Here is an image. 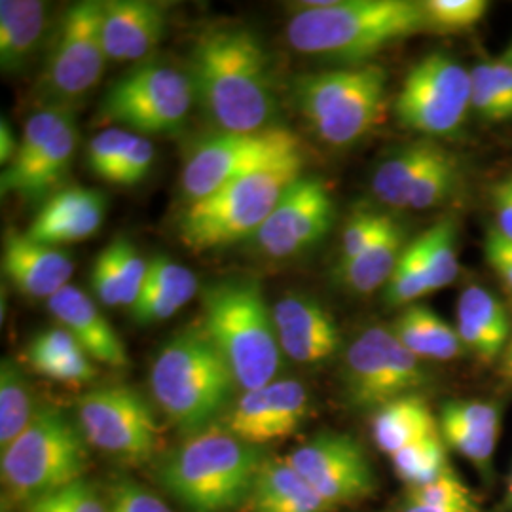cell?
Returning a JSON list of instances; mask_svg holds the SVG:
<instances>
[{
    "label": "cell",
    "instance_id": "obj_1",
    "mask_svg": "<svg viewBox=\"0 0 512 512\" xmlns=\"http://www.w3.org/2000/svg\"><path fill=\"white\" fill-rule=\"evenodd\" d=\"M190 82L207 118L230 133L272 128L275 92L266 50L247 29L205 33L192 50Z\"/></svg>",
    "mask_w": 512,
    "mask_h": 512
},
{
    "label": "cell",
    "instance_id": "obj_2",
    "mask_svg": "<svg viewBox=\"0 0 512 512\" xmlns=\"http://www.w3.org/2000/svg\"><path fill=\"white\" fill-rule=\"evenodd\" d=\"M287 40L296 52L366 65L385 48L429 29L423 2L414 0H327L298 4Z\"/></svg>",
    "mask_w": 512,
    "mask_h": 512
},
{
    "label": "cell",
    "instance_id": "obj_3",
    "mask_svg": "<svg viewBox=\"0 0 512 512\" xmlns=\"http://www.w3.org/2000/svg\"><path fill=\"white\" fill-rule=\"evenodd\" d=\"M236 387L230 366L203 327L171 336L150 368L154 401L188 437L217 427L234 404Z\"/></svg>",
    "mask_w": 512,
    "mask_h": 512
},
{
    "label": "cell",
    "instance_id": "obj_4",
    "mask_svg": "<svg viewBox=\"0 0 512 512\" xmlns=\"http://www.w3.org/2000/svg\"><path fill=\"white\" fill-rule=\"evenodd\" d=\"M264 459L262 446L213 427L165 456L158 480L190 512H232L249 503Z\"/></svg>",
    "mask_w": 512,
    "mask_h": 512
},
{
    "label": "cell",
    "instance_id": "obj_5",
    "mask_svg": "<svg viewBox=\"0 0 512 512\" xmlns=\"http://www.w3.org/2000/svg\"><path fill=\"white\" fill-rule=\"evenodd\" d=\"M202 306V327L226 359L238 387L253 391L275 382L285 353L258 281L219 279L203 289Z\"/></svg>",
    "mask_w": 512,
    "mask_h": 512
},
{
    "label": "cell",
    "instance_id": "obj_6",
    "mask_svg": "<svg viewBox=\"0 0 512 512\" xmlns=\"http://www.w3.org/2000/svg\"><path fill=\"white\" fill-rule=\"evenodd\" d=\"M302 152L260 167L198 202L188 203L179 219V238L196 253L255 238L287 188L302 177Z\"/></svg>",
    "mask_w": 512,
    "mask_h": 512
},
{
    "label": "cell",
    "instance_id": "obj_7",
    "mask_svg": "<svg viewBox=\"0 0 512 512\" xmlns=\"http://www.w3.org/2000/svg\"><path fill=\"white\" fill-rule=\"evenodd\" d=\"M385 86L387 73L374 63L304 74L294 80V105L323 143L349 147L384 118Z\"/></svg>",
    "mask_w": 512,
    "mask_h": 512
},
{
    "label": "cell",
    "instance_id": "obj_8",
    "mask_svg": "<svg viewBox=\"0 0 512 512\" xmlns=\"http://www.w3.org/2000/svg\"><path fill=\"white\" fill-rule=\"evenodd\" d=\"M0 463L8 492L29 503L84 478L88 440L63 410L42 406L18 439L2 450Z\"/></svg>",
    "mask_w": 512,
    "mask_h": 512
},
{
    "label": "cell",
    "instance_id": "obj_9",
    "mask_svg": "<svg viewBox=\"0 0 512 512\" xmlns=\"http://www.w3.org/2000/svg\"><path fill=\"white\" fill-rule=\"evenodd\" d=\"M196 103L190 76L164 63H145L120 76L101 103V118L131 133L173 135Z\"/></svg>",
    "mask_w": 512,
    "mask_h": 512
},
{
    "label": "cell",
    "instance_id": "obj_10",
    "mask_svg": "<svg viewBox=\"0 0 512 512\" xmlns=\"http://www.w3.org/2000/svg\"><path fill=\"white\" fill-rule=\"evenodd\" d=\"M107 61L103 2H76L59 19L40 76V90L50 99L48 107L71 110L99 84Z\"/></svg>",
    "mask_w": 512,
    "mask_h": 512
},
{
    "label": "cell",
    "instance_id": "obj_11",
    "mask_svg": "<svg viewBox=\"0 0 512 512\" xmlns=\"http://www.w3.org/2000/svg\"><path fill=\"white\" fill-rule=\"evenodd\" d=\"M429 370L399 342L393 330L370 327L361 332L344 357L342 385L355 410H378L429 384Z\"/></svg>",
    "mask_w": 512,
    "mask_h": 512
},
{
    "label": "cell",
    "instance_id": "obj_12",
    "mask_svg": "<svg viewBox=\"0 0 512 512\" xmlns=\"http://www.w3.org/2000/svg\"><path fill=\"white\" fill-rule=\"evenodd\" d=\"M300 152V141L291 129L272 126L255 133L219 131L194 145L186 156L181 173L184 200H203L224 184Z\"/></svg>",
    "mask_w": 512,
    "mask_h": 512
},
{
    "label": "cell",
    "instance_id": "obj_13",
    "mask_svg": "<svg viewBox=\"0 0 512 512\" xmlns=\"http://www.w3.org/2000/svg\"><path fill=\"white\" fill-rule=\"evenodd\" d=\"M78 148L73 110L44 107L25 124L16 158L2 171V194L46 202L69 175Z\"/></svg>",
    "mask_w": 512,
    "mask_h": 512
},
{
    "label": "cell",
    "instance_id": "obj_14",
    "mask_svg": "<svg viewBox=\"0 0 512 512\" xmlns=\"http://www.w3.org/2000/svg\"><path fill=\"white\" fill-rule=\"evenodd\" d=\"M471 110V71L435 52L406 74L395 101L399 124L427 137L456 135Z\"/></svg>",
    "mask_w": 512,
    "mask_h": 512
},
{
    "label": "cell",
    "instance_id": "obj_15",
    "mask_svg": "<svg viewBox=\"0 0 512 512\" xmlns=\"http://www.w3.org/2000/svg\"><path fill=\"white\" fill-rule=\"evenodd\" d=\"M76 423L88 444L112 458L141 463L156 454L158 423L152 406L133 387L103 385L76 403Z\"/></svg>",
    "mask_w": 512,
    "mask_h": 512
},
{
    "label": "cell",
    "instance_id": "obj_16",
    "mask_svg": "<svg viewBox=\"0 0 512 512\" xmlns=\"http://www.w3.org/2000/svg\"><path fill=\"white\" fill-rule=\"evenodd\" d=\"M287 463L332 509L365 501L378 488L365 448L346 433H317L293 450Z\"/></svg>",
    "mask_w": 512,
    "mask_h": 512
},
{
    "label": "cell",
    "instance_id": "obj_17",
    "mask_svg": "<svg viewBox=\"0 0 512 512\" xmlns=\"http://www.w3.org/2000/svg\"><path fill=\"white\" fill-rule=\"evenodd\" d=\"M334 224L329 186L315 177H298L255 234L258 251L270 258H291L317 245Z\"/></svg>",
    "mask_w": 512,
    "mask_h": 512
},
{
    "label": "cell",
    "instance_id": "obj_18",
    "mask_svg": "<svg viewBox=\"0 0 512 512\" xmlns=\"http://www.w3.org/2000/svg\"><path fill=\"white\" fill-rule=\"evenodd\" d=\"M310 414V397L298 380H275L245 391L222 418V429L255 446L294 435Z\"/></svg>",
    "mask_w": 512,
    "mask_h": 512
},
{
    "label": "cell",
    "instance_id": "obj_19",
    "mask_svg": "<svg viewBox=\"0 0 512 512\" xmlns=\"http://www.w3.org/2000/svg\"><path fill=\"white\" fill-rule=\"evenodd\" d=\"M272 313L279 346L294 363L319 365L340 349V329L319 300L306 294H287L275 302Z\"/></svg>",
    "mask_w": 512,
    "mask_h": 512
},
{
    "label": "cell",
    "instance_id": "obj_20",
    "mask_svg": "<svg viewBox=\"0 0 512 512\" xmlns=\"http://www.w3.org/2000/svg\"><path fill=\"white\" fill-rule=\"evenodd\" d=\"M2 272L19 293L50 300L71 285L74 262L59 247L38 243L18 230H8L2 245Z\"/></svg>",
    "mask_w": 512,
    "mask_h": 512
},
{
    "label": "cell",
    "instance_id": "obj_21",
    "mask_svg": "<svg viewBox=\"0 0 512 512\" xmlns=\"http://www.w3.org/2000/svg\"><path fill=\"white\" fill-rule=\"evenodd\" d=\"M107 215L105 194L86 186H63L42 203L25 232L46 245H65L92 238Z\"/></svg>",
    "mask_w": 512,
    "mask_h": 512
},
{
    "label": "cell",
    "instance_id": "obj_22",
    "mask_svg": "<svg viewBox=\"0 0 512 512\" xmlns=\"http://www.w3.org/2000/svg\"><path fill=\"white\" fill-rule=\"evenodd\" d=\"M167 8L152 0L103 2V44L109 61H141L164 38Z\"/></svg>",
    "mask_w": 512,
    "mask_h": 512
},
{
    "label": "cell",
    "instance_id": "obj_23",
    "mask_svg": "<svg viewBox=\"0 0 512 512\" xmlns=\"http://www.w3.org/2000/svg\"><path fill=\"white\" fill-rule=\"evenodd\" d=\"M48 310L57 319L59 327L73 334L74 340L92 361L112 368L128 366V351L120 334L84 291L73 285L65 287L48 300Z\"/></svg>",
    "mask_w": 512,
    "mask_h": 512
},
{
    "label": "cell",
    "instance_id": "obj_24",
    "mask_svg": "<svg viewBox=\"0 0 512 512\" xmlns=\"http://www.w3.org/2000/svg\"><path fill=\"white\" fill-rule=\"evenodd\" d=\"M439 425L444 442L490 478L501 433V408L486 401H448L440 410Z\"/></svg>",
    "mask_w": 512,
    "mask_h": 512
},
{
    "label": "cell",
    "instance_id": "obj_25",
    "mask_svg": "<svg viewBox=\"0 0 512 512\" xmlns=\"http://www.w3.org/2000/svg\"><path fill=\"white\" fill-rule=\"evenodd\" d=\"M459 338L482 365L501 361L512 336L511 319L499 298L484 287L471 285L458 300Z\"/></svg>",
    "mask_w": 512,
    "mask_h": 512
},
{
    "label": "cell",
    "instance_id": "obj_26",
    "mask_svg": "<svg viewBox=\"0 0 512 512\" xmlns=\"http://www.w3.org/2000/svg\"><path fill=\"white\" fill-rule=\"evenodd\" d=\"M253 512H332L329 503L294 471L287 459L266 458L249 497Z\"/></svg>",
    "mask_w": 512,
    "mask_h": 512
},
{
    "label": "cell",
    "instance_id": "obj_27",
    "mask_svg": "<svg viewBox=\"0 0 512 512\" xmlns=\"http://www.w3.org/2000/svg\"><path fill=\"white\" fill-rule=\"evenodd\" d=\"M406 247V230L391 217L380 236L359 255L336 264L334 277L351 293H374L387 285Z\"/></svg>",
    "mask_w": 512,
    "mask_h": 512
},
{
    "label": "cell",
    "instance_id": "obj_28",
    "mask_svg": "<svg viewBox=\"0 0 512 512\" xmlns=\"http://www.w3.org/2000/svg\"><path fill=\"white\" fill-rule=\"evenodd\" d=\"M431 437H440L439 420L420 395H406L374 412L372 439L389 458Z\"/></svg>",
    "mask_w": 512,
    "mask_h": 512
},
{
    "label": "cell",
    "instance_id": "obj_29",
    "mask_svg": "<svg viewBox=\"0 0 512 512\" xmlns=\"http://www.w3.org/2000/svg\"><path fill=\"white\" fill-rule=\"evenodd\" d=\"M399 342L420 361H456L467 349L459 338L458 329L446 323L427 306H408L389 327Z\"/></svg>",
    "mask_w": 512,
    "mask_h": 512
},
{
    "label": "cell",
    "instance_id": "obj_30",
    "mask_svg": "<svg viewBox=\"0 0 512 512\" xmlns=\"http://www.w3.org/2000/svg\"><path fill=\"white\" fill-rule=\"evenodd\" d=\"M46 29V4L40 0L0 2V69L16 74L29 65Z\"/></svg>",
    "mask_w": 512,
    "mask_h": 512
},
{
    "label": "cell",
    "instance_id": "obj_31",
    "mask_svg": "<svg viewBox=\"0 0 512 512\" xmlns=\"http://www.w3.org/2000/svg\"><path fill=\"white\" fill-rule=\"evenodd\" d=\"M27 363L40 376L63 384H86L97 376L92 357L63 327L38 332L27 346Z\"/></svg>",
    "mask_w": 512,
    "mask_h": 512
},
{
    "label": "cell",
    "instance_id": "obj_32",
    "mask_svg": "<svg viewBox=\"0 0 512 512\" xmlns=\"http://www.w3.org/2000/svg\"><path fill=\"white\" fill-rule=\"evenodd\" d=\"M442 147L418 141L399 148L380 164L372 177V192L380 202L393 209H406L408 196L418 183L421 173L433 164Z\"/></svg>",
    "mask_w": 512,
    "mask_h": 512
},
{
    "label": "cell",
    "instance_id": "obj_33",
    "mask_svg": "<svg viewBox=\"0 0 512 512\" xmlns=\"http://www.w3.org/2000/svg\"><path fill=\"white\" fill-rule=\"evenodd\" d=\"M33 410L31 384L23 368L10 357L0 363V448H8L25 431Z\"/></svg>",
    "mask_w": 512,
    "mask_h": 512
},
{
    "label": "cell",
    "instance_id": "obj_34",
    "mask_svg": "<svg viewBox=\"0 0 512 512\" xmlns=\"http://www.w3.org/2000/svg\"><path fill=\"white\" fill-rule=\"evenodd\" d=\"M471 107L486 122L512 118V65L486 61L471 69Z\"/></svg>",
    "mask_w": 512,
    "mask_h": 512
},
{
    "label": "cell",
    "instance_id": "obj_35",
    "mask_svg": "<svg viewBox=\"0 0 512 512\" xmlns=\"http://www.w3.org/2000/svg\"><path fill=\"white\" fill-rule=\"evenodd\" d=\"M418 239L425 256L431 293L450 287L459 275L458 222L446 217L425 230Z\"/></svg>",
    "mask_w": 512,
    "mask_h": 512
},
{
    "label": "cell",
    "instance_id": "obj_36",
    "mask_svg": "<svg viewBox=\"0 0 512 512\" xmlns=\"http://www.w3.org/2000/svg\"><path fill=\"white\" fill-rule=\"evenodd\" d=\"M393 471L406 488H418L450 473L446 442L440 437L420 440L391 456Z\"/></svg>",
    "mask_w": 512,
    "mask_h": 512
},
{
    "label": "cell",
    "instance_id": "obj_37",
    "mask_svg": "<svg viewBox=\"0 0 512 512\" xmlns=\"http://www.w3.org/2000/svg\"><path fill=\"white\" fill-rule=\"evenodd\" d=\"M427 294H431V285L425 266V256L420 239H414L404 249L397 262V268L393 270V275L385 285V302L391 308H408Z\"/></svg>",
    "mask_w": 512,
    "mask_h": 512
},
{
    "label": "cell",
    "instance_id": "obj_38",
    "mask_svg": "<svg viewBox=\"0 0 512 512\" xmlns=\"http://www.w3.org/2000/svg\"><path fill=\"white\" fill-rule=\"evenodd\" d=\"M458 181V158L452 152H448L446 148H442L439 156L433 160V164L421 173L418 183L414 184V188L408 196L406 209L425 211V209L437 207L452 196V192L458 186Z\"/></svg>",
    "mask_w": 512,
    "mask_h": 512
},
{
    "label": "cell",
    "instance_id": "obj_39",
    "mask_svg": "<svg viewBox=\"0 0 512 512\" xmlns=\"http://www.w3.org/2000/svg\"><path fill=\"white\" fill-rule=\"evenodd\" d=\"M486 0H427L423 2L427 27L440 33H461L476 27L488 14Z\"/></svg>",
    "mask_w": 512,
    "mask_h": 512
},
{
    "label": "cell",
    "instance_id": "obj_40",
    "mask_svg": "<svg viewBox=\"0 0 512 512\" xmlns=\"http://www.w3.org/2000/svg\"><path fill=\"white\" fill-rule=\"evenodd\" d=\"M131 139L133 133L122 128H109L97 133L86 150V162L93 175L114 184L128 154Z\"/></svg>",
    "mask_w": 512,
    "mask_h": 512
},
{
    "label": "cell",
    "instance_id": "obj_41",
    "mask_svg": "<svg viewBox=\"0 0 512 512\" xmlns=\"http://www.w3.org/2000/svg\"><path fill=\"white\" fill-rule=\"evenodd\" d=\"M25 512H109L95 486L80 478L73 484L25 503Z\"/></svg>",
    "mask_w": 512,
    "mask_h": 512
},
{
    "label": "cell",
    "instance_id": "obj_42",
    "mask_svg": "<svg viewBox=\"0 0 512 512\" xmlns=\"http://www.w3.org/2000/svg\"><path fill=\"white\" fill-rule=\"evenodd\" d=\"M404 499L421 503V505H439V507H461V509L480 507L473 490L454 471L440 476L429 484L408 488Z\"/></svg>",
    "mask_w": 512,
    "mask_h": 512
},
{
    "label": "cell",
    "instance_id": "obj_43",
    "mask_svg": "<svg viewBox=\"0 0 512 512\" xmlns=\"http://www.w3.org/2000/svg\"><path fill=\"white\" fill-rule=\"evenodd\" d=\"M188 302L190 298L184 294L173 293L145 281L139 298L129 308V315L137 325L148 327L171 319L177 311L183 310Z\"/></svg>",
    "mask_w": 512,
    "mask_h": 512
},
{
    "label": "cell",
    "instance_id": "obj_44",
    "mask_svg": "<svg viewBox=\"0 0 512 512\" xmlns=\"http://www.w3.org/2000/svg\"><path fill=\"white\" fill-rule=\"evenodd\" d=\"M391 220L389 215L376 213V211H355L349 219L348 226L344 230L342 243H340V258L338 262L351 260L366 249L374 239L380 236V232Z\"/></svg>",
    "mask_w": 512,
    "mask_h": 512
},
{
    "label": "cell",
    "instance_id": "obj_45",
    "mask_svg": "<svg viewBox=\"0 0 512 512\" xmlns=\"http://www.w3.org/2000/svg\"><path fill=\"white\" fill-rule=\"evenodd\" d=\"M92 289L103 306H122V287L118 277V255L114 241H110L93 262Z\"/></svg>",
    "mask_w": 512,
    "mask_h": 512
},
{
    "label": "cell",
    "instance_id": "obj_46",
    "mask_svg": "<svg viewBox=\"0 0 512 512\" xmlns=\"http://www.w3.org/2000/svg\"><path fill=\"white\" fill-rule=\"evenodd\" d=\"M109 512H175L165 505L158 495L145 490L143 486L122 480L110 488Z\"/></svg>",
    "mask_w": 512,
    "mask_h": 512
},
{
    "label": "cell",
    "instance_id": "obj_47",
    "mask_svg": "<svg viewBox=\"0 0 512 512\" xmlns=\"http://www.w3.org/2000/svg\"><path fill=\"white\" fill-rule=\"evenodd\" d=\"M154 164V147L147 137L135 135L131 139L128 154L124 158V164L120 167L114 184L120 186H135L147 179L150 167Z\"/></svg>",
    "mask_w": 512,
    "mask_h": 512
},
{
    "label": "cell",
    "instance_id": "obj_48",
    "mask_svg": "<svg viewBox=\"0 0 512 512\" xmlns=\"http://www.w3.org/2000/svg\"><path fill=\"white\" fill-rule=\"evenodd\" d=\"M484 255L503 285L512 293V241L501 236L495 228L486 232Z\"/></svg>",
    "mask_w": 512,
    "mask_h": 512
},
{
    "label": "cell",
    "instance_id": "obj_49",
    "mask_svg": "<svg viewBox=\"0 0 512 512\" xmlns=\"http://www.w3.org/2000/svg\"><path fill=\"white\" fill-rule=\"evenodd\" d=\"M492 205L495 213V230L512 239V175L492 188Z\"/></svg>",
    "mask_w": 512,
    "mask_h": 512
},
{
    "label": "cell",
    "instance_id": "obj_50",
    "mask_svg": "<svg viewBox=\"0 0 512 512\" xmlns=\"http://www.w3.org/2000/svg\"><path fill=\"white\" fill-rule=\"evenodd\" d=\"M18 141L14 139V133L8 126L6 118L0 120V164H10L16 158L18 152Z\"/></svg>",
    "mask_w": 512,
    "mask_h": 512
},
{
    "label": "cell",
    "instance_id": "obj_51",
    "mask_svg": "<svg viewBox=\"0 0 512 512\" xmlns=\"http://www.w3.org/2000/svg\"><path fill=\"white\" fill-rule=\"evenodd\" d=\"M399 512H484L480 507L461 509V507H439V505H421L404 499L403 507Z\"/></svg>",
    "mask_w": 512,
    "mask_h": 512
},
{
    "label": "cell",
    "instance_id": "obj_52",
    "mask_svg": "<svg viewBox=\"0 0 512 512\" xmlns=\"http://www.w3.org/2000/svg\"><path fill=\"white\" fill-rule=\"evenodd\" d=\"M499 376H501L505 382H509V378L512 376V336L511 340H509V346H507L503 357H501V361H499Z\"/></svg>",
    "mask_w": 512,
    "mask_h": 512
},
{
    "label": "cell",
    "instance_id": "obj_53",
    "mask_svg": "<svg viewBox=\"0 0 512 512\" xmlns=\"http://www.w3.org/2000/svg\"><path fill=\"white\" fill-rule=\"evenodd\" d=\"M490 512H512V471L511 476H509V480H507L505 492L501 495L499 503H497L494 509Z\"/></svg>",
    "mask_w": 512,
    "mask_h": 512
},
{
    "label": "cell",
    "instance_id": "obj_54",
    "mask_svg": "<svg viewBox=\"0 0 512 512\" xmlns=\"http://www.w3.org/2000/svg\"><path fill=\"white\" fill-rule=\"evenodd\" d=\"M503 61H507V63H509V65H512V44H511V48H509V50H507V52H505V55H503Z\"/></svg>",
    "mask_w": 512,
    "mask_h": 512
},
{
    "label": "cell",
    "instance_id": "obj_55",
    "mask_svg": "<svg viewBox=\"0 0 512 512\" xmlns=\"http://www.w3.org/2000/svg\"><path fill=\"white\" fill-rule=\"evenodd\" d=\"M509 384H512V376L509 378Z\"/></svg>",
    "mask_w": 512,
    "mask_h": 512
}]
</instances>
